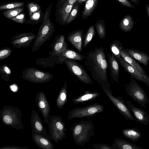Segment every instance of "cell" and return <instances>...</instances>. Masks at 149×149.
<instances>
[{
	"mask_svg": "<svg viewBox=\"0 0 149 149\" xmlns=\"http://www.w3.org/2000/svg\"><path fill=\"white\" fill-rule=\"evenodd\" d=\"M84 58L85 65L93 79L101 86L106 85L110 88L107 76L108 64L103 48L96 47L87 54Z\"/></svg>",
	"mask_w": 149,
	"mask_h": 149,
	"instance_id": "6da1fadb",
	"label": "cell"
},
{
	"mask_svg": "<svg viewBox=\"0 0 149 149\" xmlns=\"http://www.w3.org/2000/svg\"><path fill=\"white\" fill-rule=\"evenodd\" d=\"M52 6L51 3L45 11L42 22L32 47V52L38 50L47 40H51L53 35L55 27L50 18Z\"/></svg>",
	"mask_w": 149,
	"mask_h": 149,
	"instance_id": "7a4b0ae2",
	"label": "cell"
},
{
	"mask_svg": "<svg viewBox=\"0 0 149 149\" xmlns=\"http://www.w3.org/2000/svg\"><path fill=\"white\" fill-rule=\"evenodd\" d=\"M71 129L75 143L81 146L89 142L94 135V125L90 120H83L74 123Z\"/></svg>",
	"mask_w": 149,
	"mask_h": 149,
	"instance_id": "3957f363",
	"label": "cell"
},
{
	"mask_svg": "<svg viewBox=\"0 0 149 149\" xmlns=\"http://www.w3.org/2000/svg\"><path fill=\"white\" fill-rule=\"evenodd\" d=\"M22 116L21 110L13 106L5 105L0 111V118L3 124L17 130L24 129Z\"/></svg>",
	"mask_w": 149,
	"mask_h": 149,
	"instance_id": "277c9868",
	"label": "cell"
},
{
	"mask_svg": "<svg viewBox=\"0 0 149 149\" xmlns=\"http://www.w3.org/2000/svg\"><path fill=\"white\" fill-rule=\"evenodd\" d=\"M48 130L51 140L57 143L66 138L65 124L61 116L53 115L48 123Z\"/></svg>",
	"mask_w": 149,
	"mask_h": 149,
	"instance_id": "5b68a950",
	"label": "cell"
},
{
	"mask_svg": "<svg viewBox=\"0 0 149 149\" xmlns=\"http://www.w3.org/2000/svg\"><path fill=\"white\" fill-rule=\"evenodd\" d=\"M125 85L128 95L142 107L146 108L145 105L149 103V100L143 88L133 79L128 84H125Z\"/></svg>",
	"mask_w": 149,
	"mask_h": 149,
	"instance_id": "8992f818",
	"label": "cell"
},
{
	"mask_svg": "<svg viewBox=\"0 0 149 149\" xmlns=\"http://www.w3.org/2000/svg\"><path fill=\"white\" fill-rule=\"evenodd\" d=\"M104 109L102 104L98 103L88 105L84 107H77L71 110L68 115V119L89 117L103 112Z\"/></svg>",
	"mask_w": 149,
	"mask_h": 149,
	"instance_id": "52a82bcc",
	"label": "cell"
},
{
	"mask_svg": "<svg viewBox=\"0 0 149 149\" xmlns=\"http://www.w3.org/2000/svg\"><path fill=\"white\" fill-rule=\"evenodd\" d=\"M102 88L109 98L119 112L127 120H134L137 122L136 119L132 114L129 108L122 98L114 96L110 89L106 85L101 86Z\"/></svg>",
	"mask_w": 149,
	"mask_h": 149,
	"instance_id": "ba28073f",
	"label": "cell"
},
{
	"mask_svg": "<svg viewBox=\"0 0 149 149\" xmlns=\"http://www.w3.org/2000/svg\"><path fill=\"white\" fill-rule=\"evenodd\" d=\"M22 77L24 80L36 83H46L53 78L52 74L34 68H25L22 72Z\"/></svg>",
	"mask_w": 149,
	"mask_h": 149,
	"instance_id": "9c48e42d",
	"label": "cell"
},
{
	"mask_svg": "<svg viewBox=\"0 0 149 149\" xmlns=\"http://www.w3.org/2000/svg\"><path fill=\"white\" fill-rule=\"evenodd\" d=\"M70 71L81 82L86 84H92L93 81L83 67L79 63L71 59L64 61Z\"/></svg>",
	"mask_w": 149,
	"mask_h": 149,
	"instance_id": "30bf717a",
	"label": "cell"
},
{
	"mask_svg": "<svg viewBox=\"0 0 149 149\" xmlns=\"http://www.w3.org/2000/svg\"><path fill=\"white\" fill-rule=\"evenodd\" d=\"M36 106L41 113L45 123H48L50 117V107L49 103L44 93L40 91L37 93L35 98Z\"/></svg>",
	"mask_w": 149,
	"mask_h": 149,
	"instance_id": "8fae6325",
	"label": "cell"
},
{
	"mask_svg": "<svg viewBox=\"0 0 149 149\" xmlns=\"http://www.w3.org/2000/svg\"><path fill=\"white\" fill-rule=\"evenodd\" d=\"M36 36L31 32L21 33L14 36L12 38L11 43L14 48H26L31 44Z\"/></svg>",
	"mask_w": 149,
	"mask_h": 149,
	"instance_id": "7c38bea8",
	"label": "cell"
},
{
	"mask_svg": "<svg viewBox=\"0 0 149 149\" xmlns=\"http://www.w3.org/2000/svg\"><path fill=\"white\" fill-rule=\"evenodd\" d=\"M31 124L32 133L50 138L47 133L41 119L38 113L33 109L31 116Z\"/></svg>",
	"mask_w": 149,
	"mask_h": 149,
	"instance_id": "4fadbf2b",
	"label": "cell"
},
{
	"mask_svg": "<svg viewBox=\"0 0 149 149\" xmlns=\"http://www.w3.org/2000/svg\"><path fill=\"white\" fill-rule=\"evenodd\" d=\"M125 70L132 78L145 83L149 81V76L137 70L124 60L121 56L116 58Z\"/></svg>",
	"mask_w": 149,
	"mask_h": 149,
	"instance_id": "5bb4252c",
	"label": "cell"
},
{
	"mask_svg": "<svg viewBox=\"0 0 149 149\" xmlns=\"http://www.w3.org/2000/svg\"><path fill=\"white\" fill-rule=\"evenodd\" d=\"M125 102L137 122L141 124L147 125L149 123V115L148 113L141 108L136 107L132 104L131 101L125 99Z\"/></svg>",
	"mask_w": 149,
	"mask_h": 149,
	"instance_id": "9a60e30c",
	"label": "cell"
},
{
	"mask_svg": "<svg viewBox=\"0 0 149 149\" xmlns=\"http://www.w3.org/2000/svg\"><path fill=\"white\" fill-rule=\"evenodd\" d=\"M52 49L51 51L54 55L59 56L68 49V45L63 35L55 37L53 42L49 45Z\"/></svg>",
	"mask_w": 149,
	"mask_h": 149,
	"instance_id": "2e32d148",
	"label": "cell"
},
{
	"mask_svg": "<svg viewBox=\"0 0 149 149\" xmlns=\"http://www.w3.org/2000/svg\"><path fill=\"white\" fill-rule=\"evenodd\" d=\"M74 4H70L65 1L57 7L56 17L59 18L58 22L62 25L66 24Z\"/></svg>",
	"mask_w": 149,
	"mask_h": 149,
	"instance_id": "e0dca14e",
	"label": "cell"
},
{
	"mask_svg": "<svg viewBox=\"0 0 149 149\" xmlns=\"http://www.w3.org/2000/svg\"><path fill=\"white\" fill-rule=\"evenodd\" d=\"M107 56L111 78L113 81L119 83V67L118 61L113 54H111L110 53H108Z\"/></svg>",
	"mask_w": 149,
	"mask_h": 149,
	"instance_id": "ac0fdd59",
	"label": "cell"
},
{
	"mask_svg": "<svg viewBox=\"0 0 149 149\" xmlns=\"http://www.w3.org/2000/svg\"><path fill=\"white\" fill-rule=\"evenodd\" d=\"M32 138L36 145L40 149H54V145L50 138L32 132Z\"/></svg>",
	"mask_w": 149,
	"mask_h": 149,
	"instance_id": "d6986e66",
	"label": "cell"
},
{
	"mask_svg": "<svg viewBox=\"0 0 149 149\" xmlns=\"http://www.w3.org/2000/svg\"><path fill=\"white\" fill-rule=\"evenodd\" d=\"M124 50L129 55L145 66L148 65L149 55L147 54L132 48L124 49Z\"/></svg>",
	"mask_w": 149,
	"mask_h": 149,
	"instance_id": "ffe728a7",
	"label": "cell"
},
{
	"mask_svg": "<svg viewBox=\"0 0 149 149\" xmlns=\"http://www.w3.org/2000/svg\"><path fill=\"white\" fill-rule=\"evenodd\" d=\"M83 32L82 30H75L70 33L67 38L69 41L79 52L81 51Z\"/></svg>",
	"mask_w": 149,
	"mask_h": 149,
	"instance_id": "44dd1931",
	"label": "cell"
},
{
	"mask_svg": "<svg viewBox=\"0 0 149 149\" xmlns=\"http://www.w3.org/2000/svg\"><path fill=\"white\" fill-rule=\"evenodd\" d=\"M100 95L98 92L87 90L82 94L73 98L72 101L74 104H83L93 100L98 97Z\"/></svg>",
	"mask_w": 149,
	"mask_h": 149,
	"instance_id": "7402d4cb",
	"label": "cell"
},
{
	"mask_svg": "<svg viewBox=\"0 0 149 149\" xmlns=\"http://www.w3.org/2000/svg\"><path fill=\"white\" fill-rule=\"evenodd\" d=\"M113 149H144L127 140L115 138L112 145Z\"/></svg>",
	"mask_w": 149,
	"mask_h": 149,
	"instance_id": "603a6c76",
	"label": "cell"
},
{
	"mask_svg": "<svg viewBox=\"0 0 149 149\" xmlns=\"http://www.w3.org/2000/svg\"><path fill=\"white\" fill-rule=\"evenodd\" d=\"M49 56L47 58H41L36 60V64L43 68L48 67H53L56 64H60L58 56L53 55L51 51H49Z\"/></svg>",
	"mask_w": 149,
	"mask_h": 149,
	"instance_id": "cb8c5ba5",
	"label": "cell"
},
{
	"mask_svg": "<svg viewBox=\"0 0 149 149\" xmlns=\"http://www.w3.org/2000/svg\"><path fill=\"white\" fill-rule=\"evenodd\" d=\"M58 56L60 64L64 63V61L67 59L81 61L85 56L74 51L67 49L65 52Z\"/></svg>",
	"mask_w": 149,
	"mask_h": 149,
	"instance_id": "d4e9b609",
	"label": "cell"
},
{
	"mask_svg": "<svg viewBox=\"0 0 149 149\" xmlns=\"http://www.w3.org/2000/svg\"><path fill=\"white\" fill-rule=\"evenodd\" d=\"M120 55L124 60L137 70L142 74L147 75L143 68L134 58L129 55L125 51L124 49L121 51Z\"/></svg>",
	"mask_w": 149,
	"mask_h": 149,
	"instance_id": "484cf974",
	"label": "cell"
},
{
	"mask_svg": "<svg viewBox=\"0 0 149 149\" xmlns=\"http://www.w3.org/2000/svg\"><path fill=\"white\" fill-rule=\"evenodd\" d=\"M122 134L125 137L134 142L138 141L142 136L141 131L135 128L123 129L122 131Z\"/></svg>",
	"mask_w": 149,
	"mask_h": 149,
	"instance_id": "4316f807",
	"label": "cell"
},
{
	"mask_svg": "<svg viewBox=\"0 0 149 149\" xmlns=\"http://www.w3.org/2000/svg\"><path fill=\"white\" fill-rule=\"evenodd\" d=\"M134 22L132 16L127 15L123 17L119 24V28L124 32H130L132 29Z\"/></svg>",
	"mask_w": 149,
	"mask_h": 149,
	"instance_id": "83f0119b",
	"label": "cell"
},
{
	"mask_svg": "<svg viewBox=\"0 0 149 149\" xmlns=\"http://www.w3.org/2000/svg\"><path fill=\"white\" fill-rule=\"evenodd\" d=\"M68 93L67 83L65 81L64 86L61 89L57 96L56 101L57 107L62 109L67 101Z\"/></svg>",
	"mask_w": 149,
	"mask_h": 149,
	"instance_id": "f1b7e54d",
	"label": "cell"
},
{
	"mask_svg": "<svg viewBox=\"0 0 149 149\" xmlns=\"http://www.w3.org/2000/svg\"><path fill=\"white\" fill-rule=\"evenodd\" d=\"M98 0H87L82 12V18L85 19L90 16L96 8Z\"/></svg>",
	"mask_w": 149,
	"mask_h": 149,
	"instance_id": "f546056e",
	"label": "cell"
},
{
	"mask_svg": "<svg viewBox=\"0 0 149 149\" xmlns=\"http://www.w3.org/2000/svg\"><path fill=\"white\" fill-rule=\"evenodd\" d=\"M24 10V8L22 7L6 10L3 11V14L5 17L11 20L20 13Z\"/></svg>",
	"mask_w": 149,
	"mask_h": 149,
	"instance_id": "4dcf8cb0",
	"label": "cell"
},
{
	"mask_svg": "<svg viewBox=\"0 0 149 149\" xmlns=\"http://www.w3.org/2000/svg\"><path fill=\"white\" fill-rule=\"evenodd\" d=\"M110 49L113 54L116 58L120 57V51L124 49L121 43L118 40H115L111 43Z\"/></svg>",
	"mask_w": 149,
	"mask_h": 149,
	"instance_id": "1f68e13d",
	"label": "cell"
},
{
	"mask_svg": "<svg viewBox=\"0 0 149 149\" xmlns=\"http://www.w3.org/2000/svg\"><path fill=\"white\" fill-rule=\"evenodd\" d=\"M24 5L23 1H14L4 3L0 5V10L10 9L22 7Z\"/></svg>",
	"mask_w": 149,
	"mask_h": 149,
	"instance_id": "d6a6232c",
	"label": "cell"
},
{
	"mask_svg": "<svg viewBox=\"0 0 149 149\" xmlns=\"http://www.w3.org/2000/svg\"><path fill=\"white\" fill-rule=\"evenodd\" d=\"M0 74L1 77L4 81H9L11 75V71L9 67L6 64H4L0 67Z\"/></svg>",
	"mask_w": 149,
	"mask_h": 149,
	"instance_id": "836d02e7",
	"label": "cell"
},
{
	"mask_svg": "<svg viewBox=\"0 0 149 149\" xmlns=\"http://www.w3.org/2000/svg\"><path fill=\"white\" fill-rule=\"evenodd\" d=\"M95 28L99 37L101 39L105 37L106 30L104 21L102 20L98 21L95 24Z\"/></svg>",
	"mask_w": 149,
	"mask_h": 149,
	"instance_id": "e575fe53",
	"label": "cell"
},
{
	"mask_svg": "<svg viewBox=\"0 0 149 149\" xmlns=\"http://www.w3.org/2000/svg\"><path fill=\"white\" fill-rule=\"evenodd\" d=\"M79 9V7L77 3H74L65 24H69L75 18L77 15Z\"/></svg>",
	"mask_w": 149,
	"mask_h": 149,
	"instance_id": "d590c367",
	"label": "cell"
},
{
	"mask_svg": "<svg viewBox=\"0 0 149 149\" xmlns=\"http://www.w3.org/2000/svg\"><path fill=\"white\" fill-rule=\"evenodd\" d=\"M27 7L29 17L41 10L40 5L33 2L28 3L27 4Z\"/></svg>",
	"mask_w": 149,
	"mask_h": 149,
	"instance_id": "8d00e7d4",
	"label": "cell"
},
{
	"mask_svg": "<svg viewBox=\"0 0 149 149\" xmlns=\"http://www.w3.org/2000/svg\"><path fill=\"white\" fill-rule=\"evenodd\" d=\"M95 31L93 25H91L89 28L86 35L84 42L83 47L85 48L91 41L94 36Z\"/></svg>",
	"mask_w": 149,
	"mask_h": 149,
	"instance_id": "74e56055",
	"label": "cell"
},
{
	"mask_svg": "<svg viewBox=\"0 0 149 149\" xmlns=\"http://www.w3.org/2000/svg\"><path fill=\"white\" fill-rule=\"evenodd\" d=\"M12 50L10 48L5 47L0 49V61L9 57L11 54Z\"/></svg>",
	"mask_w": 149,
	"mask_h": 149,
	"instance_id": "f35d334b",
	"label": "cell"
},
{
	"mask_svg": "<svg viewBox=\"0 0 149 149\" xmlns=\"http://www.w3.org/2000/svg\"><path fill=\"white\" fill-rule=\"evenodd\" d=\"M41 10L35 13L29 17V19L26 22L28 24L30 21L31 22L29 23L32 24H35L36 23L38 24L39 22L41 16Z\"/></svg>",
	"mask_w": 149,
	"mask_h": 149,
	"instance_id": "ab89813d",
	"label": "cell"
},
{
	"mask_svg": "<svg viewBox=\"0 0 149 149\" xmlns=\"http://www.w3.org/2000/svg\"><path fill=\"white\" fill-rule=\"evenodd\" d=\"M25 14L24 13H22L12 18L11 20L16 22L23 24L25 22Z\"/></svg>",
	"mask_w": 149,
	"mask_h": 149,
	"instance_id": "60d3db41",
	"label": "cell"
},
{
	"mask_svg": "<svg viewBox=\"0 0 149 149\" xmlns=\"http://www.w3.org/2000/svg\"><path fill=\"white\" fill-rule=\"evenodd\" d=\"M92 146L96 149H113L112 146L105 143L94 144Z\"/></svg>",
	"mask_w": 149,
	"mask_h": 149,
	"instance_id": "b9f144b4",
	"label": "cell"
},
{
	"mask_svg": "<svg viewBox=\"0 0 149 149\" xmlns=\"http://www.w3.org/2000/svg\"><path fill=\"white\" fill-rule=\"evenodd\" d=\"M123 6L130 8H134V6L128 0H116Z\"/></svg>",
	"mask_w": 149,
	"mask_h": 149,
	"instance_id": "7bdbcfd3",
	"label": "cell"
},
{
	"mask_svg": "<svg viewBox=\"0 0 149 149\" xmlns=\"http://www.w3.org/2000/svg\"><path fill=\"white\" fill-rule=\"evenodd\" d=\"M1 149H28L26 147H21L15 146H9L2 147L0 148Z\"/></svg>",
	"mask_w": 149,
	"mask_h": 149,
	"instance_id": "ee69618b",
	"label": "cell"
},
{
	"mask_svg": "<svg viewBox=\"0 0 149 149\" xmlns=\"http://www.w3.org/2000/svg\"><path fill=\"white\" fill-rule=\"evenodd\" d=\"M77 0H66L65 1L70 4H74L77 2Z\"/></svg>",
	"mask_w": 149,
	"mask_h": 149,
	"instance_id": "f6af8a7d",
	"label": "cell"
},
{
	"mask_svg": "<svg viewBox=\"0 0 149 149\" xmlns=\"http://www.w3.org/2000/svg\"><path fill=\"white\" fill-rule=\"evenodd\" d=\"M146 9L148 17L149 19V4H146Z\"/></svg>",
	"mask_w": 149,
	"mask_h": 149,
	"instance_id": "bcb514c9",
	"label": "cell"
},
{
	"mask_svg": "<svg viewBox=\"0 0 149 149\" xmlns=\"http://www.w3.org/2000/svg\"><path fill=\"white\" fill-rule=\"evenodd\" d=\"M66 0H59L58 1H59L60 2L59 3L58 2V3L59 4H57V7L58 6H59L63 4L64 3L65 1Z\"/></svg>",
	"mask_w": 149,
	"mask_h": 149,
	"instance_id": "7dc6e473",
	"label": "cell"
},
{
	"mask_svg": "<svg viewBox=\"0 0 149 149\" xmlns=\"http://www.w3.org/2000/svg\"><path fill=\"white\" fill-rule=\"evenodd\" d=\"M140 0H130L132 2L138 5L139 4Z\"/></svg>",
	"mask_w": 149,
	"mask_h": 149,
	"instance_id": "c3c4849f",
	"label": "cell"
},
{
	"mask_svg": "<svg viewBox=\"0 0 149 149\" xmlns=\"http://www.w3.org/2000/svg\"><path fill=\"white\" fill-rule=\"evenodd\" d=\"M11 90H12L13 91L15 92L17 91V87L16 88V86H15L14 88V86H12V87H11Z\"/></svg>",
	"mask_w": 149,
	"mask_h": 149,
	"instance_id": "681fc988",
	"label": "cell"
},
{
	"mask_svg": "<svg viewBox=\"0 0 149 149\" xmlns=\"http://www.w3.org/2000/svg\"><path fill=\"white\" fill-rule=\"evenodd\" d=\"M87 0H77V2L79 3H81L86 1Z\"/></svg>",
	"mask_w": 149,
	"mask_h": 149,
	"instance_id": "f907efd6",
	"label": "cell"
},
{
	"mask_svg": "<svg viewBox=\"0 0 149 149\" xmlns=\"http://www.w3.org/2000/svg\"><path fill=\"white\" fill-rule=\"evenodd\" d=\"M146 84L147 85L148 87L149 88V81L146 82Z\"/></svg>",
	"mask_w": 149,
	"mask_h": 149,
	"instance_id": "816d5d0a",
	"label": "cell"
},
{
	"mask_svg": "<svg viewBox=\"0 0 149 149\" xmlns=\"http://www.w3.org/2000/svg\"><path fill=\"white\" fill-rule=\"evenodd\" d=\"M36 0L41 1V0Z\"/></svg>",
	"mask_w": 149,
	"mask_h": 149,
	"instance_id": "f5cc1de1",
	"label": "cell"
}]
</instances>
